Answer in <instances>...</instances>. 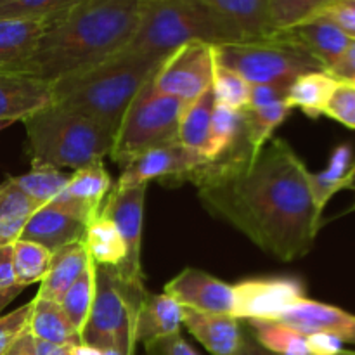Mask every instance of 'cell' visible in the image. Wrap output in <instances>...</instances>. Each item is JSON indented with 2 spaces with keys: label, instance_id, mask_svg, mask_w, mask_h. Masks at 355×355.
Listing matches in <instances>:
<instances>
[{
  "label": "cell",
  "instance_id": "obj_41",
  "mask_svg": "<svg viewBox=\"0 0 355 355\" xmlns=\"http://www.w3.org/2000/svg\"><path fill=\"white\" fill-rule=\"evenodd\" d=\"M318 16L326 17L349 37L355 38V0H333Z\"/></svg>",
  "mask_w": 355,
  "mask_h": 355
},
{
  "label": "cell",
  "instance_id": "obj_5",
  "mask_svg": "<svg viewBox=\"0 0 355 355\" xmlns=\"http://www.w3.org/2000/svg\"><path fill=\"white\" fill-rule=\"evenodd\" d=\"M31 168H73L103 162L116 134L71 110L51 104L23 121Z\"/></svg>",
  "mask_w": 355,
  "mask_h": 355
},
{
  "label": "cell",
  "instance_id": "obj_30",
  "mask_svg": "<svg viewBox=\"0 0 355 355\" xmlns=\"http://www.w3.org/2000/svg\"><path fill=\"white\" fill-rule=\"evenodd\" d=\"M243 134H245V111H236L224 104L215 103L211 111L210 142L205 159L211 162L231 151L241 141Z\"/></svg>",
  "mask_w": 355,
  "mask_h": 355
},
{
  "label": "cell",
  "instance_id": "obj_2",
  "mask_svg": "<svg viewBox=\"0 0 355 355\" xmlns=\"http://www.w3.org/2000/svg\"><path fill=\"white\" fill-rule=\"evenodd\" d=\"M144 0H80L42 35L17 73L55 83L120 54L137 28Z\"/></svg>",
  "mask_w": 355,
  "mask_h": 355
},
{
  "label": "cell",
  "instance_id": "obj_14",
  "mask_svg": "<svg viewBox=\"0 0 355 355\" xmlns=\"http://www.w3.org/2000/svg\"><path fill=\"white\" fill-rule=\"evenodd\" d=\"M111 191V175L104 168L103 162H94L90 165L75 170L69 175L68 184L51 205L75 215L76 218L92 224L101 215L103 205Z\"/></svg>",
  "mask_w": 355,
  "mask_h": 355
},
{
  "label": "cell",
  "instance_id": "obj_20",
  "mask_svg": "<svg viewBox=\"0 0 355 355\" xmlns=\"http://www.w3.org/2000/svg\"><path fill=\"white\" fill-rule=\"evenodd\" d=\"M281 33L293 38L302 47L307 49L321 62L326 71H329L338 62V59L352 42V37H349L335 23L321 16L311 17Z\"/></svg>",
  "mask_w": 355,
  "mask_h": 355
},
{
  "label": "cell",
  "instance_id": "obj_40",
  "mask_svg": "<svg viewBox=\"0 0 355 355\" xmlns=\"http://www.w3.org/2000/svg\"><path fill=\"white\" fill-rule=\"evenodd\" d=\"M31 315V302L0 318V355L10 349L14 342L28 329Z\"/></svg>",
  "mask_w": 355,
  "mask_h": 355
},
{
  "label": "cell",
  "instance_id": "obj_1",
  "mask_svg": "<svg viewBox=\"0 0 355 355\" xmlns=\"http://www.w3.org/2000/svg\"><path fill=\"white\" fill-rule=\"evenodd\" d=\"M307 166L283 139L260 151L246 134L220 158L205 162L189 177L203 207L281 262L312 250L321 227L307 180Z\"/></svg>",
  "mask_w": 355,
  "mask_h": 355
},
{
  "label": "cell",
  "instance_id": "obj_52",
  "mask_svg": "<svg viewBox=\"0 0 355 355\" xmlns=\"http://www.w3.org/2000/svg\"><path fill=\"white\" fill-rule=\"evenodd\" d=\"M345 189H349V191H355V162H354L352 172H350V177H349V180H347V186H345Z\"/></svg>",
  "mask_w": 355,
  "mask_h": 355
},
{
  "label": "cell",
  "instance_id": "obj_36",
  "mask_svg": "<svg viewBox=\"0 0 355 355\" xmlns=\"http://www.w3.org/2000/svg\"><path fill=\"white\" fill-rule=\"evenodd\" d=\"M290 107L284 101L274 103L270 106L259 107V110L245 111V134L250 146L255 151H260L270 139H274V132L283 125L290 114Z\"/></svg>",
  "mask_w": 355,
  "mask_h": 355
},
{
  "label": "cell",
  "instance_id": "obj_12",
  "mask_svg": "<svg viewBox=\"0 0 355 355\" xmlns=\"http://www.w3.org/2000/svg\"><path fill=\"white\" fill-rule=\"evenodd\" d=\"M207 159L196 153L184 148L179 141L170 144L159 146V148L149 149L144 155L137 156L134 162L128 163L120 173L116 187L148 186L153 180L166 184V186H180L189 182V177L194 170L201 166Z\"/></svg>",
  "mask_w": 355,
  "mask_h": 355
},
{
  "label": "cell",
  "instance_id": "obj_32",
  "mask_svg": "<svg viewBox=\"0 0 355 355\" xmlns=\"http://www.w3.org/2000/svg\"><path fill=\"white\" fill-rule=\"evenodd\" d=\"M80 0H0V19L40 21L51 26Z\"/></svg>",
  "mask_w": 355,
  "mask_h": 355
},
{
  "label": "cell",
  "instance_id": "obj_38",
  "mask_svg": "<svg viewBox=\"0 0 355 355\" xmlns=\"http://www.w3.org/2000/svg\"><path fill=\"white\" fill-rule=\"evenodd\" d=\"M211 94L217 104H224L236 111L248 110L250 83L241 75L225 66H220L217 61H215Z\"/></svg>",
  "mask_w": 355,
  "mask_h": 355
},
{
  "label": "cell",
  "instance_id": "obj_46",
  "mask_svg": "<svg viewBox=\"0 0 355 355\" xmlns=\"http://www.w3.org/2000/svg\"><path fill=\"white\" fill-rule=\"evenodd\" d=\"M19 286L14 274V250L12 245L0 248V291Z\"/></svg>",
  "mask_w": 355,
  "mask_h": 355
},
{
  "label": "cell",
  "instance_id": "obj_39",
  "mask_svg": "<svg viewBox=\"0 0 355 355\" xmlns=\"http://www.w3.org/2000/svg\"><path fill=\"white\" fill-rule=\"evenodd\" d=\"M326 116L333 118L347 128L355 130V85L349 82H336L335 90L324 110Z\"/></svg>",
  "mask_w": 355,
  "mask_h": 355
},
{
  "label": "cell",
  "instance_id": "obj_33",
  "mask_svg": "<svg viewBox=\"0 0 355 355\" xmlns=\"http://www.w3.org/2000/svg\"><path fill=\"white\" fill-rule=\"evenodd\" d=\"M14 250V274L16 283L26 288L38 283L47 276L52 262V252L38 243L17 239L12 245Z\"/></svg>",
  "mask_w": 355,
  "mask_h": 355
},
{
  "label": "cell",
  "instance_id": "obj_23",
  "mask_svg": "<svg viewBox=\"0 0 355 355\" xmlns=\"http://www.w3.org/2000/svg\"><path fill=\"white\" fill-rule=\"evenodd\" d=\"M89 263L90 257L87 253L83 241L71 243V245L54 252L52 253L49 272L42 279L37 297L59 304L61 298L66 295V291L73 286V283L89 267Z\"/></svg>",
  "mask_w": 355,
  "mask_h": 355
},
{
  "label": "cell",
  "instance_id": "obj_53",
  "mask_svg": "<svg viewBox=\"0 0 355 355\" xmlns=\"http://www.w3.org/2000/svg\"><path fill=\"white\" fill-rule=\"evenodd\" d=\"M103 355H127V354H123V352H121V350H118V349H114V347H111V349L103 350Z\"/></svg>",
  "mask_w": 355,
  "mask_h": 355
},
{
  "label": "cell",
  "instance_id": "obj_26",
  "mask_svg": "<svg viewBox=\"0 0 355 355\" xmlns=\"http://www.w3.org/2000/svg\"><path fill=\"white\" fill-rule=\"evenodd\" d=\"M38 208L42 207L31 201L9 177L0 182V248L14 245L21 238L24 225Z\"/></svg>",
  "mask_w": 355,
  "mask_h": 355
},
{
  "label": "cell",
  "instance_id": "obj_11",
  "mask_svg": "<svg viewBox=\"0 0 355 355\" xmlns=\"http://www.w3.org/2000/svg\"><path fill=\"white\" fill-rule=\"evenodd\" d=\"M232 288V318L239 321H277L297 302L307 298L304 281L290 276L252 277Z\"/></svg>",
  "mask_w": 355,
  "mask_h": 355
},
{
  "label": "cell",
  "instance_id": "obj_22",
  "mask_svg": "<svg viewBox=\"0 0 355 355\" xmlns=\"http://www.w3.org/2000/svg\"><path fill=\"white\" fill-rule=\"evenodd\" d=\"M47 28L40 21L0 19V73H17Z\"/></svg>",
  "mask_w": 355,
  "mask_h": 355
},
{
  "label": "cell",
  "instance_id": "obj_45",
  "mask_svg": "<svg viewBox=\"0 0 355 355\" xmlns=\"http://www.w3.org/2000/svg\"><path fill=\"white\" fill-rule=\"evenodd\" d=\"M328 73L338 82H349L355 85V38H352L347 51Z\"/></svg>",
  "mask_w": 355,
  "mask_h": 355
},
{
  "label": "cell",
  "instance_id": "obj_48",
  "mask_svg": "<svg viewBox=\"0 0 355 355\" xmlns=\"http://www.w3.org/2000/svg\"><path fill=\"white\" fill-rule=\"evenodd\" d=\"M35 355H73V347L69 345H52V343L42 342L33 338Z\"/></svg>",
  "mask_w": 355,
  "mask_h": 355
},
{
  "label": "cell",
  "instance_id": "obj_51",
  "mask_svg": "<svg viewBox=\"0 0 355 355\" xmlns=\"http://www.w3.org/2000/svg\"><path fill=\"white\" fill-rule=\"evenodd\" d=\"M73 355H103V350L85 345V343H80V345L73 347Z\"/></svg>",
  "mask_w": 355,
  "mask_h": 355
},
{
  "label": "cell",
  "instance_id": "obj_19",
  "mask_svg": "<svg viewBox=\"0 0 355 355\" xmlns=\"http://www.w3.org/2000/svg\"><path fill=\"white\" fill-rule=\"evenodd\" d=\"M182 305L165 291L153 295L146 291L135 311L134 338L135 343H151L180 333Z\"/></svg>",
  "mask_w": 355,
  "mask_h": 355
},
{
  "label": "cell",
  "instance_id": "obj_18",
  "mask_svg": "<svg viewBox=\"0 0 355 355\" xmlns=\"http://www.w3.org/2000/svg\"><path fill=\"white\" fill-rule=\"evenodd\" d=\"M182 326L211 355H236L241 347L245 329L232 315L208 314L182 307Z\"/></svg>",
  "mask_w": 355,
  "mask_h": 355
},
{
  "label": "cell",
  "instance_id": "obj_15",
  "mask_svg": "<svg viewBox=\"0 0 355 355\" xmlns=\"http://www.w3.org/2000/svg\"><path fill=\"white\" fill-rule=\"evenodd\" d=\"M51 104L52 83L23 73H0V121H24Z\"/></svg>",
  "mask_w": 355,
  "mask_h": 355
},
{
  "label": "cell",
  "instance_id": "obj_6",
  "mask_svg": "<svg viewBox=\"0 0 355 355\" xmlns=\"http://www.w3.org/2000/svg\"><path fill=\"white\" fill-rule=\"evenodd\" d=\"M215 61L241 75L250 85L263 83L288 90L298 76L326 71L321 62L284 33L260 40L214 45Z\"/></svg>",
  "mask_w": 355,
  "mask_h": 355
},
{
  "label": "cell",
  "instance_id": "obj_10",
  "mask_svg": "<svg viewBox=\"0 0 355 355\" xmlns=\"http://www.w3.org/2000/svg\"><path fill=\"white\" fill-rule=\"evenodd\" d=\"M215 71L214 45L191 42L166 55L155 73V83L163 94L189 106L211 89Z\"/></svg>",
  "mask_w": 355,
  "mask_h": 355
},
{
  "label": "cell",
  "instance_id": "obj_47",
  "mask_svg": "<svg viewBox=\"0 0 355 355\" xmlns=\"http://www.w3.org/2000/svg\"><path fill=\"white\" fill-rule=\"evenodd\" d=\"M3 355H35L33 335L26 329V331H24L23 335L12 343V345H10V349Z\"/></svg>",
  "mask_w": 355,
  "mask_h": 355
},
{
  "label": "cell",
  "instance_id": "obj_3",
  "mask_svg": "<svg viewBox=\"0 0 355 355\" xmlns=\"http://www.w3.org/2000/svg\"><path fill=\"white\" fill-rule=\"evenodd\" d=\"M162 59L118 54L110 61L52 83L54 104L83 114L116 134L135 94Z\"/></svg>",
  "mask_w": 355,
  "mask_h": 355
},
{
  "label": "cell",
  "instance_id": "obj_31",
  "mask_svg": "<svg viewBox=\"0 0 355 355\" xmlns=\"http://www.w3.org/2000/svg\"><path fill=\"white\" fill-rule=\"evenodd\" d=\"M253 338L274 355H309L307 336L279 321H246Z\"/></svg>",
  "mask_w": 355,
  "mask_h": 355
},
{
  "label": "cell",
  "instance_id": "obj_37",
  "mask_svg": "<svg viewBox=\"0 0 355 355\" xmlns=\"http://www.w3.org/2000/svg\"><path fill=\"white\" fill-rule=\"evenodd\" d=\"M333 0H269L270 28L274 35L318 16Z\"/></svg>",
  "mask_w": 355,
  "mask_h": 355
},
{
  "label": "cell",
  "instance_id": "obj_43",
  "mask_svg": "<svg viewBox=\"0 0 355 355\" xmlns=\"http://www.w3.org/2000/svg\"><path fill=\"white\" fill-rule=\"evenodd\" d=\"M288 90L276 85H263V83H253L250 85L248 110H259V107L270 106L274 103L284 101Z\"/></svg>",
  "mask_w": 355,
  "mask_h": 355
},
{
  "label": "cell",
  "instance_id": "obj_13",
  "mask_svg": "<svg viewBox=\"0 0 355 355\" xmlns=\"http://www.w3.org/2000/svg\"><path fill=\"white\" fill-rule=\"evenodd\" d=\"M165 293L175 298L182 307L208 314L232 315L234 288L211 274L194 267H186L165 284Z\"/></svg>",
  "mask_w": 355,
  "mask_h": 355
},
{
  "label": "cell",
  "instance_id": "obj_55",
  "mask_svg": "<svg viewBox=\"0 0 355 355\" xmlns=\"http://www.w3.org/2000/svg\"><path fill=\"white\" fill-rule=\"evenodd\" d=\"M336 355H355V352H354V350H345V349H343L342 352L336 354Z\"/></svg>",
  "mask_w": 355,
  "mask_h": 355
},
{
  "label": "cell",
  "instance_id": "obj_21",
  "mask_svg": "<svg viewBox=\"0 0 355 355\" xmlns=\"http://www.w3.org/2000/svg\"><path fill=\"white\" fill-rule=\"evenodd\" d=\"M218 17L231 24L243 40L272 37L269 0H201Z\"/></svg>",
  "mask_w": 355,
  "mask_h": 355
},
{
  "label": "cell",
  "instance_id": "obj_44",
  "mask_svg": "<svg viewBox=\"0 0 355 355\" xmlns=\"http://www.w3.org/2000/svg\"><path fill=\"white\" fill-rule=\"evenodd\" d=\"M309 355H336L343 350V342L329 333H314L307 335Z\"/></svg>",
  "mask_w": 355,
  "mask_h": 355
},
{
  "label": "cell",
  "instance_id": "obj_7",
  "mask_svg": "<svg viewBox=\"0 0 355 355\" xmlns=\"http://www.w3.org/2000/svg\"><path fill=\"white\" fill-rule=\"evenodd\" d=\"M155 73L135 94L114 137L110 156L121 168L149 149L179 139L180 118L186 104L158 90Z\"/></svg>",
  "mask_w": 355,
  "mask_h": 355
},
{
  "label": "cell",
  "instance_id": "obj_28",
  "mask_svg": "<svg viewBox=\"0 0 355 355\" xmlns=\"http://www.w3.org/2000/svg\"><path fill=\"white\" fill-rule=\"evenodd\" d=\"M214 106L215 99L210 89L205 94H201L189 106H186L182 118H180L179 139L177 141L184 148L203 156V158L207 155L208 142H210V125Z\"/></svg>",
  "mask_w": 355,
  "mask_h": 355
},
{
  "label": "cell",
  "instance_id": "obj_24",
  "mask_svg": "<svg viewBox=\"0 0 355 355\" xmlns=\"http://www.w3.org/2000/svg\"><path fill=\"white\" fill-rule=\"evenodd\" d=\"M28 331L33 335V338L52 345L76 347L82 343V336L66 318L61 305L40 297H35V300L31 302Z\"/></svg>",
  "mask_w": 355,
  "mask_h": 355
},
{
  "label": "cell",
  "instance_id": "obj_35",
  "mask_svg": "<svg viewBox=\"0 0 355 355\" xmlns=\"http://www.w3.org/2000/svg\"><path fill=\"white\" fill-rule=\"evenodd\" d=\"M94 293H96V263L90 260L89 267L83 270L82 276L73 283V286L66 291V295L59 302L66 318L78 333H82L90 314Z\"/></svg>",
  "mask_w": 355,
  "mask_h": 355
},
{
  "label": "cell",
  "instance_id": "obj_49",
  "mask_svg": "<svg viewBox=\"0 0 355 355\" xmlns=\"http://www.w3.org/2000/svg\"><path fill=\"white\" fill-rule=\"evenodd\" d=\"M236 355H274V354L263 349V347L253 338L252 333L246 331L245 335H243V342H241V347H239V352Z\"/></svg>",
  "mask_w": 355,
  "mask_h": 355
},
{
  "label": "cell",
  "instance_id": "obj_17",
  "mask_svg": "<svg viewBox=\"0 0 355 355\" xmlns=\"http://www.w3.org/2000/svg\"><path fill=\"white\" fill-rule=\"evenodd\" d=\"M87 227L75 215L49 203L31 215L19 239L38 243L54 253L71 243L83 241Z\"/></svg>",
  "mask_w": 355,
  "mask_h": 355
},
{
  "label": "cell",
  "instance_id": "obj_4",
  "mask_svg": "<svg viewBox=\"0 0 355 355\" xmlns=\"http://www.w3.org/2000/svg\"><path fill=\"white\" fill-rule=\"evenodd\" d=\"M245 42L201 0H144L137 28L120 54L165 59L182 45Z\"/></svg>",
  "mask_w": 355,
  "mask_h": 355
},
{
  "label": "cell",
  "instance_id": "obj_54",
  "mask_svg": "<svg viewBox=\"0 0 355 355\" xmlns=\"http://www.w3.org/2000/svg\"><path fill=\"white\" fill-rule=\"evenodd\" d=\"M10 125H12V123H9V121H0V130H3V128L10 127Z\"/></svg>",
  "mask_w": 355,
  "mask_h": 355
},
{
  "label": "cell",
  "instance_id": "obj_50",
  "mask_svg": "<svg viewBox=\"0 0 355 355\" xmlns=\"http://www.w3.org/2000/svg\"><path fill=\"white\" fill-rule=\"evenodd\" d=\"M23 290H24L23 286H12V288H9V290L0 291V312H2L3 309H6L7 305L14 300V298L19 297L21 291Z\"/></svg>",
  "mask_w": 355,
  "mask_h": 355
},
{
  "label": "cell",
  "instance_id": "obj_29",
  "mask_svg": "<svg viewBox=\"0 0 355 355\" xmlns=\"http://www.w3.org/2000/svg\"><path fill=\"white\" fill-rule=\"evenodd\" d=\"M87 253L96 266L120 267L127 257L125 243L118 232L116 225L104 215H99L92 224L87 227L83 238Z\"/></svg>",
  "mask_w": 355,
  "mask_h": 355
},
{
  "label": "cell",
  "instance_id": "obj_9",
  "mask_svg": "<svg viewBox=\"0 0 355 355\" xmlns=\"http://www.w3.org/2000/svg\"><path fill=\"white\" fill-rule=\"evenodd\" d=\"M148 186H134L118 189L114 187L103 205L101 215L110 218L116 225L125 243L127 257L116 267L121 284L132 290H144V272L141 266L142 224H144V201Z\"/></svg>",
  "mask_w": 355,
  "mask_h": 355
},
{
  "label": "cell",
  "instance_id": "obj_56",
  "mask_svg": "<svg viewBox=\"0 0 355 355\" xmlns=\"http://www.w3.org/2000/svg\"><path fill=\"white\" fill-rule=\"evenodd\" d=\"M350 211H355V201H354V203H352V207H350V208H347V210L343 211L342 215H347V214H350Z\"/></svg>",
  "mask_w": 355,
  "mask_h": 355
},
{
  "label": "cell",
  "instance_id": "obj_27",
  "mask_svg": "<svg viewBox=\"0 0 355 355\" xmlns=\"http://www.w3.org/2000/svg\"><path fill=\"white\" fill-rule=\"evenodd\" d=\"M338 80L333 78L328 71H312L298 76L288 89L284 103L290 110L304 111L307 116L319 118L324 114L328 101L335 90Z\"/></svg>",
  "mask_w": 355,
  "mask_h": 355
},
{
  "label": "cell",
  "instance_id": "obj_8",
  "mask_svg": "<svg viewBox=\"0 0 355 355\" xmlns=\"http://www.w3.org/2000/svg\"><path fill=\"white\" fill-rule=\"evenodd\" d=\"M146 290H130L118 279L114 267L96 266V293L82 333V343L106 350L114 347L134 355V319Z\"/></svg>",
  "mask_w": 355,
  "mask_h": 355
},
{
  "label": "cell",
  "instance_id": "obj_34",
  "mask_svg": "<svg viewBox=\"0 0 355 355\" xmlns=\"http://www.w3.org/2000/svg\"><path fill=\"white\" fill-rule=\"evenodd\" d=\"M9 179L38 207H45L62 193L69 175L54 168H31L28 173Z\"/></svg>",
  "mask_w": 355,
  "mask_h": 355
},
{
  "label": "cell",
  "instance_id": "obj_25",
  "mask_svg": "<svg viewBox=\"0 0 355 355\" xmlns=\"http://www.w3.org/2000/svg\"><path fill=\"white\" fill-rule=\"evenodd\" d=\"M354 162L352 146L345 142V144H340L333 149L331 158H329L328 166L324 170L318 173H307L312 200H314L315 210L319 211V215H322L326 205L338 191L345 189Z\"/></svg>",
  "mask_w": 355,
  "mask_h": 355
},
{
  "label": "cell",
  "instance_id": "obj_16",
  "mask_svg": "<svg viewBox=\"0 0 355 355\" xmlns=\"http://www.w3.org/2000/svg\"><path fill=\"white\" fill-rule=\"evenodd\" d=\"M277 321L305 336L314 333H329L338 336L343 343L355 345V315L335 305L302 298Z\"/></svg>",
  "mask_w": 355,
  "mask_h": 355
},
{
  "label": "cell",
  "instance_id": "obj_42",
  "mask_svg": "<svg viewBox=\"0 0 355 355\" xmlns=\"http://www.w3.org/2000/svg\"><path fill=\"white\" fill-rule=\"evenodd\" d=\"M144 347L148 355H200L184 340L180 333L156 340V342L146 343Z\"/></svg>",
  "mask_w": 355,
  "mask_h": 355
}]
</instances>
